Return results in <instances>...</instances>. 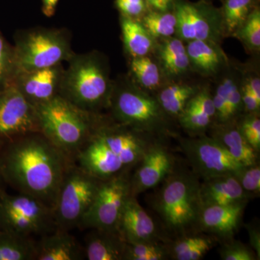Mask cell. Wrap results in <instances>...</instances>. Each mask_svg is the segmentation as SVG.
<instances>
[{
	"label": "cell",
	"instance_id": "obj_1",
	"mask_svg": "<svg viewBox=\"0 0 260 260\" xmlns=\"http://www.w3.org/2000/svg\"><path fill=\"white\" fill-rule=\"evenodd\" d=\"M70 160L41 132L28 133L2 145L3 180L19 193L52 207Z\"/></svg>",
	"mask_w": 260,
	"mask_h": 260
},
{
	"label": "cell",
	"instance_id": "obj_2",
	"mask_svg": "<svg viewBox=\"0 0 260 260\" xmlns=\"http://www.w3.org/2000/svg\"><path fill=\"white\" fill-rule=\"evenodd\" d=\"M36 107L41 133L75 162L99 126L94 114L82 110L59 94Z\"/></svg>",
	"mask_w": 260,
	"mask_h": 260
},
{
	"label": "cell",
	"instance_id": "obj_3",
	"mask_svg": "<svg viewBox=\"0 0 260 260\" xmlns=\"http://www.w3.org/2000/svg\"><path fill=\"white\" fill-rule=\"evenodd\" d=\"M199 177L192 172L174 170L164 181L155 208L169 234L177 238L198 232L201 212Z\"/></svg>",
	"mask_w": 260,
	"mask_h": 260
},
{
	"label": "cell",
	"instance_id": "obj_4",
	"mask_svg": "<svg viewBox=\"0 0 260 260\" xmlns=\"http://www.w3.org/2000/svg\"><path fill=\"white\" fill-rule=\"evenodd\" d=\"M61 77L59 95L82 110L95 114L110 104L112 95L105 68L93 55L72 57Z\"/></svg>",
	"mask_w": 260,
	"mask_h": 260
},
{
	"label": "cell",
	"instance_id": "obj_5",
	"mask_svg": "<svg viewBox=\"0 0 260 260\" xmlns=\"http://www.w3.org/2000/svg\"><path fill=\"white\" fill-rule=\"evenodd\" d=\"M102 181L84 171L76 162L70 164L53 205L56 229L70 231L80 228Z\"/></svg>",
	"mask_w": 260,
	"mask_h": 260
},
{
	"label": "cell",
	"instance_id": "obj_6",
	"mask_svg": "<svg viewBox=\"0 0 260 260\" xmlns=\"http://www.w3.org/2000/svg\"><path fill=\"white\" fill-rule=\"evenodd\" d=\"M56 229L53 208L30 195L0 192V230L32 237Z\"/></svg>",
	"mask_w": 260,
	"mask_h": 260
},
{
	"label": "cell",
	"instance_id": "obj_7",
	"mask_svg": "<svg viewBox=\"0 0 260 260\" xmlns=\"http://www.w3.org/2000/svg\"><path fill=\"white\" fill-rule=\"evenodd\" d=\"M72 57L69 43L60 32L32 30L17 43L13 53V73L18 75L50 68Z\"/></svg>",
	"mask_w": 260,
	"mask_h": 260
},
{
	"label": "cell",
	"instance_id": "obj_8",
	"mask_svg": "<svg viewBox=\"0 0 260 260\" xmlns=\"http://www.w3.org/2000/svg\"><path fill=\"white\" fill-rule=\"evenodd\" d=\"M109 107L119 124L153 136L164 131L168 116L156 98L146 92L126 87L112 92Z\"/></svg>",
	"mask_w": 260,
	"mask_h": 260
},
{
	"label": "cell",
	"instance_id": "obj_9",
	"mask_svg": "<svg viewBox=\"0 0 260 260\" xmlns=\"http://www.w3.org/2000/svg\"><path fill=\"white\" fill-rule=\"evenodd\" d=\"M131 196L129 171L103 180L80 229L117 230L121 212Z\"/></svg>",
	"mask_w": 260,
	"mask_h": 260
},
{
	"label": "cell",
	"instance_id": "obj_10",
	"mask_svg": "<svg viewBox=\"0 0 260 260\" xmlns=\"http://www.w3.org/2000/svg\"><path fill=\"white\" fill-rule=\"evenodd\" d=\"M180 145L192 172L203 180L234 174L244 167L211 137L203 135L181 139Z\"/></svg>",
	"mask_w": 260,
	"mask_h": 260
},
{
	"label": "cell",
	"instance_id": "obj_11",
	"mask_svg": "<svg viewBox=\"0 0 260 260\" xmlns=\"http://www.w3.org/2000/svg\"><path fill=\"white\" fill-rule=\"evenodd\" d=\"M40 132L37 107L18 87L8 85L0 90V145L28 134Z\"/></svg>",
	"mask_w": 260,
	"mask_h": 260
},
{
	"label": "cell",
	"instance_id": "obj_12",
	"mask_svg": "<svg viewBox=\"0 0 260 260\" xmlns=\"http://www.w3.org/2000/svg\"><path fill=\"white\" fill-rule=\"evenodd\" d=\"M177 20L176 35L182 41L218 43L223 37L221 13L209 5L184 0L174 2Z\"/></svg>",
	"mask_w": 260,
	"mask_h": 260
},
{
	"label": "cell",
	"instance_id": "obj_13",
	"mask_svg": "<svg viewBox=\"0 0 260 260\" xmlns=\"http://www.w3.org/2000/svg\"><path fill=\"white\" fill-rule=\"evenodd\" d=\"M175 158L159 140L149 147L134 174L130 176L132 196L153 189L160 184L175 169Z\"/></svg>",
	"mask_w": 260,
	"mask_h": 260
},
{
	"label": "cell",
	"instance_id": "obj_14",
	"mask_svg": "<svg viewBox=\"0 0 260 260\" xmlns=\"http://www.w3.org/2000/svg\"><path fill=\"white\" fill-rule=\"evenodd\" d=\"M95 133L129 170L136 167L149 147L157 140L152 139L151 135L121 124L99 125Z\"/></svg>",
	"mask_w": 260,
	"mask_h": 260
},
{
	"label": "cell",
	"instance_id": "obj_15",
	"mask_svg": "<svg viewBox=\"0 0 260 260\" xmlns=\"http://www.w3.org/2000/svg\"><path fill=\"white\" fill-rule=\"evenodd\" d=\"M75 162L84 171L101 180L129 171L95 131L80 150Z\"/></svg>",
	"mask_w": 260,
	"mask_h": 260
},
{
	"label": "cell",
	"instance_id": "obj_16",
	"mask_svg": "<svg viewBox=\"0 0 260 260\" xmlns=\"http://www.w3.org/2000/svg\"><path fill=\"white\" fill-rule=\"evenodd\" d=\"M246 204L203 205L198 220V232L209 234L218 240L233 239L242 223Z\"/></svg>",
	"mask_w": 260,
	"mask_h": 260
},
{
	"label": "cell",
	"instance_id": "obj_17",
	"mask_svg": "<svg viewBox=\"0 0 260 260\" xmlns=\"http://www.w3.org/2000/svg\"><path fill=\"white\" fill-rule=\"evenodd\" d=\"M117 230L126 243L160 241L153 218L131 196L121 212Z\"/></svg>",
	"mask_w": 260,
	"mask_h": 260
},
{
	"label": "cell",
	"instance_id": "obj_18",
	"mask_svg": "<svg viewBox=\"0 0 260 260\" xmlns=\"http://www.w3.org/2000/svg\"><path fill=\"white\" fill-rule=\"evenodd\" d=\"M17 76L18 80L15 85L35 107L59 95L57 91L62 77L59 64Z\"/></svg>",
	"mask_w": 260,
	"mask_h": 260
},
{
	"label": "cell",
	"instance_id": "obj_19",
	"mask_svg": "<svg viewBox=\"0 0 260 260\" xmlns=\"http://www.w3.org/2000/svg\"><path fill=\"white\" fill-rule=\"evenodd\" d=\"M210 137L216 140L244 167L257 164L259 153L248 143L238 126L237 119L218 122L213 121L210 126Z\"/></svg>",
	"mask_w": 260,
	"mask_h": 260
},
{
	"label": "cell",
	"instance_id": "obj_20",
	"mask_svg": "<svg viewBox=\"0 0 260 260\" xmlns=\"http://www.w3.org/2000/svg\"><path fill=\"white\" fill-rule=\"evenodd\" d=\"M200 194L203 206L239 204L251 199L234 174L204 179L200 183Z\"/></svg>",
	"mask_w": 260,
	"mask_h": 260
},
{
	"label": "cell",
	"instance_id": "obj_21",
	"mask_svg": "<svg viewBox=\"0 0 260 260\" xmlns=\"http://www.w3.org/2000/svg\"><path fill=\"white\" fill-rule=\"evenodd\" d=\"M84 248L69 231L56 229L37 241L36 260H81Z\"/></svg>",
	"mask_w": 260,
	"mask_h": 260
},
{
	"label": "cell",
	"instance_id": "obj_22",
	"mask_svg": "<svg viewBox=\"0 0 260 260\" xmlns=\"http://www.w3.org/2000/svg\"><path fill=\"white\" fill-rule=\"evenodd\" d=\"M126 242L118 230L91 229L85 240L88 260H124Z\"/></svg>",
	"mask_w": 260,
	"mask_h": 260
},
{
	"label": "cell",
	"instance_id": "obj_23",
	"mask_svg": "<svg viewBox=\"0 0 260 260\" xmlns=\"http://www.w3.org/2000/svg\"><path fill=\"white\" fill-rule=\"evenodd\" d=\"M190 67L204 75L218 73L226 61L218 43L193 40L186 46Z\"/></svg>",
	"mask_w": 260,
	"mask_h": 260
},
{
	"label": "cell",
	"instance_id": "obj_24",
	"mask_svg": "<svg viewBox=\"0 0 260 260\" xmlns=\"http://www.w3.org/2000/svg\"><path fill=\"white\" fill-rule=\"evenodd\" d=\"M158 48L162 71L170 78L184 75L190 68L186 46L179 38H167Z\"/></svg>",
	"mask_w": 260,
	"mask_h": 260
},
{
	"label": "cell",
	"instance_id": "obj_25",
	"mask_svg": "<svg viewBox=\"0 0 260 260\" xmlns=\"http://www.w3.org/2000/svg\"><path fill=\"white\" fill-rule=\"evenodd\" d=\"M218 239L213 236L200 234V232L181 236L169 244L171 259L177 260L201 259L216 244Z\"/></svg>",
	"mask_w": 260,
	"mask_h": 260
},
{
	"label": "cell",
	"instance_id": "obj_26",
	"mask_svg": "<svg viewBox=\"0 0 260 260\" xmlns=\"http://www.w3.org/2000/svg\"><path fill=\"white\" fill-rule=\"evenodd\" d=\"M121 28L124 47L133 58L148 56L155 47V39L140 20L122 16Z\"/></svg>",
	"mask_w": 260,
	"mask_h": 260
},
{
	"label": "cell",
	"instance_id": "obj_27",
	"mask_svg": "<svg viewBox=\"0 0 260 260\" xmlns=\"http://www.w3.org/2000/svg\"><path fill=\"white\" fill-rule=\"evenodd\" d=\"M37 241L0 230V260H36Z\"/></svg>",
	"mask_w": 260,
	"mask_h": 260
},
{
	"label": "cell",
	"instance_id": "obj_28",
	"mask_svg": "<svg viewBox=\"0 0 260 260\" xmlns=\"http://www.w3.org/2000/svg\"><path fill=\"white\" fill-rule=\"evenodd\" d=\"M198 90L188 84H171L160 90L156 99L168 116L178 117Z\"/></svg>",
	"mask_w": 260,
	"mask_h": 260
},
{
	"label": "cell",
	"instance_id": "obj_29",
	"mask_svg": "<svg viewBox=\"0 0 260 260\" xmlns=\"http://www.w3.org/2000/svg\"><path fill=\"white\" fill-rule=\"evenodd\" d=\"M178 119L184 129L198 136L204 135L214 121V118L198 104L194 96L187 103Z\"/></svg>",
	"mask_w": 260,
	"mask_h": 260
},
{
	"label": "cell",
	"instance_id": "obj_30",
	"mask_svg": "<svg viewBox=\"0 0 260 260\" xmlns=\"http://www.w3.org/2000/svg\"><path fill=\"white\" fill-rule=\"evenodd\" d=\"M140 22L155 40L172 37L177 32V17L175 13L170 10L148 12Z\"/></svg>",
	"mask_w": 260,
	"mask_h": 260
},
{
	"label": "cell",
	"instance_id": "obj_31",
	"mask_svg": "<svg viewBox=\"0 0 260 260\" xmlns=\"http://www.w3.org/2000/svg\"><path fill=\"white\" fill-rule=\"evenodd\" d=\"M254 0H225L221 13L223 31L234 35L251 12Z\"/></svg>",
	"mask_w": 260,
	"mask_h": 260
},
{
	"label": "cell",
	"instance_id": "obj_32",
	"mask_svg": "<svg viewBox=\"0 0 260 260\" xmlns=\"http://www.w3.org/2000/svg\"><path fill=\"white\" fill-rule=\"evenodd\" d=\"M131 70L140 86L145 90H154L161 83V69L148 56L133 58Z\"/></svg>",
	"mask_w": 260,
	"mask_h": 260
},
{
	"label": "cell",
	"instance_id": "obj_33",
	"mask_svg": "<svg viewBox=\"0 0 260 260\" xmlns=\"http://www.w3.org/2000/svg\"><path fill=\"white\" fill-rule=\"evenodd\" d=\"M171 259L169 245L161 241L126 243L124 260H167Z\"/></svg>",
	"mask_w": 260,
	"mask_h": 260
},
{
	"label": "cell",
	"instance_id": "obj_34",
	"mask_svg": "<svg viewBox=\"0 0 260 260\" xmlns=\"http://www.w3.org/2000/svg\"><path fill=\"white\" fill-rule=\"evenodd\" d=\"M251 51L260 49V11L258 8L251 10L242 26L234 34Z\"/></svg>",
	"mask_w": 260,
	"mask_h": 260
},
{
	"label": "cell",
	"instance_id": "obj_35",
	"mask_svg": "<svg viewBox=\"0 0 260 260\" xmlns=\"http://www.w3.org/2000/svg\"><path fill=\"white\" fill-rule=\"evenodd\" d=\"M237 122L241 133L253 149L260 151L259 113L246 114L242 117H237Z\"/></svg>",
	"mask_w": 260,
	"mask_h": 260
},
{
	"label": "cell",
	"instance_id": "obj_36",
	"mask_svg": "<svg viewBox=\"0 0 260 260\" xmlns=\"http://www.w3.org/2000/svg\"><path fill=\"white\" fill-rule=\"evenodd\" d=\"M236 179L245 192L251 198L259 197L260 193V166L259 162L254 165L243 167L235 174Z\"/></svg>",
	"mask_w": 260,
	"mask_h": 260
},
{
	"label": "cell",
	"instance_id": "obj_37",
	"mask_svg": "<svg viewBox=\"0 0 260 260\" xmlns=\"http://www.w3.org/2000/svg\"><path fill=\"white\" fill-rule=\"evenodd\" d=\"M220 259L223 260H256L259 259L255 251L239 241L229 239L224 241L219 250Z\"/></svg>",
	"mask_w": 260,
	"mask_h": 260
},
{
	"label": "cell",
	"instance_id": "obj_38",
	"mask_svg": "<svg viewBox=\"0 0 260 260\" xmlns=\"http://www.w3.org/2000/svg\"><path fill=\"white\" fill-rule=\"evenodd\" d=\"M237 80L233 77L228 76L223 78L217 87L215 93L212 95L215 110V121H226V104L228 95L232 90L233 85Z\"/></svg>",
	"mask_w": 260,
	"mask_h": 260
},
{
	"label": "cell",
	"instance_id": "obj_39",
	"mask_svg": "<svg viewBox=\"0 0 260 260\" xmlns=\"http://www.w3.org/2000/svg\"><path fill=\"white\" fill-rule=\"evenodd\" d=\"M13 74V54H12L3 37H0V88L6 86L5 84Z\"/></svg>",
	"mask_w": 260,
	"mask_h": 260
},
{
	"label": "cell",
	"instance_id": "obj_40",
	"mask_svg": "<svg viewBox=\"0 0 260 260\" xmlns=\"http://www.w3.org/2000/svg\"><path fill=\"white\" fill-rule=\"evenodd\" d=\"M116 7L123 16L136 19L144 16L148 13V5L145 0H116Z\"/></svg>",
	"mask_w": 260,
	"mask_h": 260
},
{
	"label": "cell",
	"instance_id": "obj_41",
	"mask_svg": "<svg viewBox=\"0 0 260 260\" xmlns=\"http://www.w3.org/2000/svg\"><path fill=\"white\" fill-rule=\"evenodd\" d=\"M243 109L246 114L259 113L260 102L256 99L246 82L241 87Z\"/></svg>",
	"mask_w": 260,
	"mask_h": 260
},
{
	"label": "cell",
	"instance_id": "obj_42",
	"mask_svg": "<svg viewBox=\"0 0 260 260\" xmlns=\"http://www.w3.org/2000/svg\"><path fill=\"white\" fill-rule=\"evenodd\" d=\"M249 234V243L251 249L255 251L257 257H260V232L259 228L252 223H249L246 225Z\"/></svg>",
	"mask_w": 260,
	"mask_h": 260
},
{
	"label": "cell",
	"instance_id": "obj_43",
	"mask_svg": "<svg viewBox=\"0 0 260 260\" xmlns=\"http://www.w3.org/2000/svg\"><path fill=\"white\" fill-rule=\"evenodd\" d=\"M149 8L155 11H169L174 6V0H145Z\"/></svg>",
	"mask_w": 260,
	"mask_h": 260
},
{
	"label": "cell",
	"instance_id": "obj_44",
	"mask_svg": "<svg viewBox=\"0 0 260 260\" xmlns=\"http://www.w3.org/2000/svg\"><path fill=\"white\" fill-rule=\"evenodd\" d=\"M246 83L256 99L260 102V80L259 77H250L249 79L246 80Z\"/></svg>",
	"mask_w": 260,
	"mask_h": 260
},
{
	"label": "cell",
	"instance_id": "obj_45",
	"mask_svg": "<svg viewBox=\"0 0 260 260\" xmlns=\"http://www.w3.org/2000/svg\"><path fill=\"white\" fill-rule=\"evenodd\" d=\"M59 0H43V12L47 17L54 15L56 4Z\"/></svg>",
	"mask_w": 260,
	"mask_h": 260
},
{
	"label": "cell",
	"instance_id": "obj_46",
	"mask_svg": "<svg viewBox=\"0 0 260 260\" xmlns=\"http://www.w3.org/2000/svg\"><path fill=\"white\" fill-rule=\"evenodd\" d=\"M0 149H1V145H0ZM4 182L3 180V174H2L1 167H0V192L3 191V183Z\"/></svg>",
	"mask_w": 260,
	"mask_h": 260
}]
</instances>
